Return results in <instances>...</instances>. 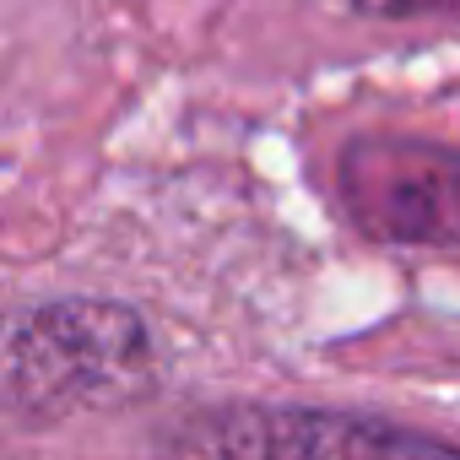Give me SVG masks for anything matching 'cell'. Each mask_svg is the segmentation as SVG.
I'll use <instances>...</instances> for the list:
<instances>
[{
  "label": "cell",
  "instance_id": "6da1fadb",
  "mask_svg": "<svg viewBox=\"0 0 460 460\" xmlns=\"http://www.w3.org/2000/svg\"><path fill=\"white\" fill-rule=\"evenodd\" d=\"M152 336L125 304L60 298L0 314V428H44L152 390Z\"/></svg>",
  "mask_w": 460,
  "mask_h": 460
},
{
  "label": "cell",
  "instance_id": "7a4b0ae2",
  "mask_svg": "<svg viewBox=\"0 0 460 460\" xmlns=\"http://www.w3.org/2000/svg\"><path fill=\"white\" fill-rule=\"evenodd\" d=\"M341 206L374 244H460V146L417 136H358L336 168Z\"/></svg>",
  "mask_w": 460,
  "mask_h": 460
},
{
  "label": "cell",
  "instance_id": "3957f363",
  "mask_svg": "<svg viewBox=\"0 0 460 460\" xmlns=\"http://www.w3.org/2000/svg\"><path fill=\"white\" fill-rule=\"evenodd\" d=\"M184 455H438L449 449L433 433L395 428L379 417L341 411H282V406H227L200 411L163 438Z\"/></svg>",
  "mask_w": 460,
  "mask_h": 460
},
{
  "label": "cell",
  "instance_id": "277c9868",
  "mask_svg": "<svg viewBox=\"0 0 460 460\" xmlns=\"http://www.w3.org/2000/svg\"><path fill=\"white\" fill-rule=\"evenodd\" d=\"M363 17H395V22H411V17H444V12H460V0H352Z\"/></svg>",
  "mask_w": 460,
  "mask_h": 460
}]
</instances>
